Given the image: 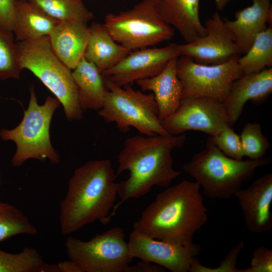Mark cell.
Instances as JSON below:
<instances>
[{
    "mask_svg": "<svg viewBox=\"0 0 272 272\" xmlns=\"http://www.w3.org/2000/svg\"><path fill=\"white\" fill-rule=\"evenodd\" d=\"M184 133L153 136L137 135L126 139L118 155L116 175L125 171L129 177L118 183L120 201L114 205L110 221L116 211L127 200L149 192L154 186L167 188L182 172L173 168V150L185 144Z\"/></svg>",
    "mask_w": 272,
    "mask_h": 272,
    "instance_id": "6da1fadb",
    "label": "cell"
},
{
    "mask_svg": "<svg viewBox=\"0 0 272 272\" xmlns=\"http://www.w3.org/2000/svg\"><path fill=\"white\" fill-rule=\"evenodd\" d=\"M196 182L184 180L157 195L133 224L132 230L151 238L189 246L207 223L208 209Z\"/></svg>",
    "mask_w": 272,
    "mask_h": 272,
    "instance_id": "7a4b0ae2",
    "label": "cell"
},
{
    "mask_svg": "<svg viewBox=\"0 0 272 272\" xmlns=\"http://www.w3.org/2000/svg\"><path fill=\"white\" fill-rule=\"evenodd\" d=\"M110 160L90 161L77 168L60 205L59 223L63 235L98 220L107 224L118 195V183Z\"/></svg>",
    "mask_w": 272,
    "mask_h": 272,
    "instance_id": "3957f363",
    "label": "cell"
},
{
    "mask_svg": "<svg viewBox=\"0 0 272 272\" xmlns=\"http://www.w3.org/2000/svg\"><path fill=\"white\" fill-rule=\"evenodd\" d=\"M271 159L237 160L225 155L209 137L205 147L183 165V170L193 178L204 194L212 199H228L241 188L256 170L269 164Z\"/></svg>",
    "mask_w": 272,
    "mask_h": 272,
    "instance_id": "277c9868",
    "label": "cell"
},
{
    "mask_svg": "<svg viewBox=\"0 0 272 272\" xmlns=\"http://www.w3.org/2000/svg\"><path fill=\"white\" fill-rule=\"evenodd\" d=\"M17 44L22 68L31 72L59 100L68 120L81 119L84 110L72 72L53 51L48 36Z\"/></svg>",
    "mask_w": 272,
    "mask_h": 272,
    "instance_id": "5b68a950",
    "label": "cell"
},
{
    "mask_svg": "<svg viewBox=\"0 0 272 272\" xmlns=\"http://www.w3.org/2000/svg\"><path fill=\"white\" fill-rule=\"evenodd\" d=\"M30 92L29 105L21 122L13 129H2L0 137L16 145V152L11 160L14 166H20L29 159H48L56 164L60 157L52 146L49 128L54 111L61 103L56 97L48 96L44 103L40 105L33 86L30 87Z\"/></svg>",
    "mask_w": 272,
    "mask_h": 272,
    "instance_id": "8992f818",
    "label": "cell"
},
{
    "mask_svg": "<svg viewBox=\"0 0 272 272\" xmlns=\"http://www.w3.org/2000/svg\"><path fill=\"white\" fill-rule=\"evenodd\" d=\"M105 81L107 90L98 115L105 122L115 123L119 131L124 133L132 127L145 136L169 134L159 118L153 94L136 91L130 85L121 87Z\"/></svg>",
    "mask_w": 272,
    "mask_h": 272,
    "instance_id": "52a82bcc",
    "label": "cell"
},
{
    "mask_svg": "<svg viewBox=\"0 0 272 272\" xmlns=\"http://www.w3.org/2000/svg\"><path fill=\"white\" fill-rule=\"evenodd\" d=\"M157 0H142L132 8L106 15L103 25L118 43L132 51L170 40L174 29L161 18Z\"/></svg>",
    "mask_w": 272,
    "mask_h": 272,
    "instance_id": "ba28073f",
    "label": "cell"
},
{
    "mask_svg": "<svg viewBox=\"0 0 272 272\" xmlns=\"http://www.w3.org/2000/svg\"><path fill=\"white\" fill-rule=\"evenodd\" d=\"M122 228L114 227L88 241L70 236L65 247L69 259L83 272H125L133 259Z\"/></svg>",
    "mask_w": 272,
    "mask_h": 272,
    "instance_id": "9c48e42d",
    "label": "cell"
},
{
    "mask_svg": "<svg viewBox=\"0 0 272 272\" xmlns=\"http://www.w3.org/2000/svg\"><path fill=\"white\" fill-rule=\"evenodd\" d=\"M239 57L234 56L221 64L206 65L189 57L179 56L176 71L182 87V99L207 97L223 103L233 83L244 74L238 62Z\"/></svg>",
    "mask_w": 272,
    "mask_h": 272,
    "instance_id": "30bf717a",
    "label": "cell"
},
{
    "mask_svg": "<svg viewBox=\"0 0 272 272\" xmlns=\"http://www.w3.org/2000/svg\"><path fill=\"white\" fill-rule=\"evenodd\" d=\"M171 134L197 130L214 137L228 125L223 103L207 97L182 98L176 111L161 121Z\"/></svg>",
    "mask_w": 272,
    "mask_h": 272,
    "instance_id": "8fae6325",
    "label": "cell"
},
{
    "mask_svg": "<svg viewBox=\"0 0 272 272\" xmlns=\"http://www.w3.org/2000/svg\"><path fill=\"white\" fill-rule=\"evenodd\" d=\"M205 26L207 33L204 36L177 44L179 56L189 57L198 63L215 65L225 63L241 54L233 34L218 12L206 21Z\"/></svg>",
    "mask_w": 272,
    "mask_h": 272,
    "instance_id": "7c38bea8",
    "label": "cell"
},
{
    "mask_svg": "<svg viewBox=\"0 0 272 272\" xmlns=\"http://www.w3.org/2000/svg\"><path fill=\"white\" fill-rule=\"evenodd\" d=\"M177 44L170 43L160 48H142L131 51L112 67L101 74L105 80L121 87L154 77L172 58L179 56Z\"/></svg>",
    "mask_w": 272,
    "mask_h": 272,
    "instance_id": "4fadbf2b",
    "label": "cell"
},
{
    "mask_svg": "<svg viewBox=\"0 0 272 272\" xmlns=\"http://www.w3.org/2000/svg\"><path fill=\"white\" fill-rule=\"evenodd\" d=\"M131 257L153 262L172 272H188L193 258L200 252L199 245L189 246L151 238L133 231L127 242Z\"/></svg>",
    "mask_w": 272,
    "mask_h": 272,
    "instance_id": "5bb4252c",
    "label": "cell"
},
{
    "mask_svg": "<svg viewBox=\"0 0 272 272\" xmlns=\"http://www.w3.org/2000/svg\"><path fill=\"white\" fill-rule=\"evenodd\" d=\"M243 213L244 224L252 234H261L272 228V173L254 181L234 194Z\"/></svg>",
    "mask_w": 272,
    "mask_h": 272,
    "instance_id": "9a60e30c",
    "label": "cell"
},
{
    "mask_svg": "<svg viewBox=\"0 0 272 272\" xmlns=\"http://www.w3.org/2000/svg\"><path fill=\"white\" fill-rule=\"evenodd\" d=\"M272 92V67L256 73L243 74L232 84L229 95L223 103L229 126L241 116L248 101L255 104L265 101Z\"/></svg>",
    "mask_w": 272,
    "mask_h": 272,
    "instance_id": "2e32d148",
    "label": "cell"
},
{
    "mask_svg": "<svg viewBox=\"0 0 272 272\" xmlns=\"http://www.w3.org/2000/svg\"><path fill=\"white\" fill-rule=\"evenodd\" d=\"M88 22H59L48 35L53 51L70 69L74 70L84 56L90 36Z\"/></svg>",
    "mask_w": 272,
    "mask_h": 272,
    "instance_id": "e0dca14e",
    "label": "cell"
},
{
    "mask_svg": "<svg viewBox=\"0 0 272 272\" xmlns=\"http://www.w3.org/2000/svg\"><path fill=\"white\" fill-rule=\"evenodd\" d=\"M251 1V6L236 12L234 20L223 19L241 54L249 50L257 36L267 28V24L272 23L270 0Z\"/></svg>",
    "mask_w": 272,
    "mask_h": 272,
    "instance_id": "ac0fdd59",
    "label": "cell"
},
{
    "mask_svg": "<svg viewBox=\"0 0 272 272\" xmlns=\"http://www.w3.org/2000/svg\"><path fill=\"white\" fill-rule=\"evenodd\" d=\"M178 57L170 59L158 75L135 82L143 91L153 92L161 121L176 111L182 99V87L176 71Z\"/></svg>",
    "mask_w": 272,
    "mask_h": 272,
    "instance_id": "d6986e66",
    "label": "cell"
},
{
    "mask_svg": "<svg viewBox=\"0 0 272 272\" xmlns=\"http://www.w3.org/2000/svg\"><path fill=\"white\" fill-rule=\"evenodd\" d=\"M199 0H157L162 20L177 30L186 43L204 36L207 30L199 15Z\"/></svg>",
    "mask_w": 272,
    "mask_h": 272,
    "instance_id": "ffe728a7",
    "label": "cell"
},
{
    "mask_svg": "<svg viewBox=\"0 0 272 272\" xmlns=\"http://www.w3.org/2000/svg\"><path fill=\"white\" fill-rule=\"evenodd\" d=\"M14 11L13 32L19 42L48 36L59 22L27 0H14Z\"/></svg>",
    "mask_w": 272,
    "mask_h": 272,
    "instance_id": "44dd1931",
    "label": "cell"
},
{
    "mask_svg": "<svg viewBox=\"0 0 272 272\" xmlns=\"http://www.w3.org/2000/svg\"><path fill=\"white\" fill-rule=\"evenodd\" d=\"M84 57L100 73L112 67L131 51L116 42L103 25L93 23Z\"/></svg>",
    "mask_w": 272,
    "mask_h": 272,
    "instance_id": "7402d4cb",
    "label": "cell"
},
{
    "mask_svg": "<svg viewBox=\"0 0 272 272\" xmlns=\"http://www.w3.org/2000/svg\"><path fill=\"white\" fill-rule=\"evenodd\" d=\"M73 70L72 76L83 110H100L103 106L107 90L101 73L84 56Z\"/></svg>",
    "mask_w": 272,
    "mask_h": 272,
    "instance_id": "603a6c76",
    "label": "cell"
},
{
    "mask_svg": "<svg viewBox=\"0 0 272 272\" xmlns=\"http://www.w3.org/2000/svg\"><path fill=\"white\" fill-rule=\"evenodd\" d=\"M0 272H59L57 265L45 262L38 251L26 247L19 253L0 249Z\"/></svg>",
    "mask_w": 272,
    "mask_h": 272,
    "instance_id": "cb8c5ba5",
    "label": "cell"
},
{
    "mask_svg": "<svg viewBox=\"0 0 272 272\" xmlns=\"http://www.w3.org/2000/svg\"><path fill=\"white\" fill-rule=\"evenodd\" d=\"M244 74L258 73L272 66V27L267 28L255 38L249 50L238 58Z\"/></svg>",
    "mask_w": 272,
    "mask_h": 272,
    "instance_id": "d4e9b609",
    "label": "cell"
},
{
    "mask_svg": "<svg viewBox=\"0 0 272 272\" xmlns=\"http://www.w3.org/2000/svg\"><path fill=\"white\" fill-rule=\"evenodd\" d=\"M27 1L59 22L82 20L88 22L93 17L83 0Z\"/></svg>",
    "mask_w": 272,
    "mask_h": 272,
    "instance_id": "484cf974",
    "label": "cell"
},
{
    "mask_svg": "<svg viewBox=\"0 0 272 272\" xmlns=\"http://www.w3.org/2000/svg\"><path fill=\"white\" fill-rule=\"evenodd\" d=\"M37 233V229L19 209L0 201V242L17 235Z\"/></svg>",
    "mask_w": 272,
    "mask_h": 272,
    "instance_id": "4316f807",
    "label": "cell"
},
{
    "mask_svg": "<svg viewBox=\"0 0 272 272\" xmlns=\"http://www.w3.org/2000/svg\"><path fill=\"white\" fill-rule=\"evenodd\" d=\"M22 70L13 31L0 29V81L19 79Z\"/></svg>",
    "mask_w": 272,
    "mask_h": 272,
    "instance_id": "83f0119b",
    "label": "cell"
},
{
    "mask_svg": "<svg viewBox=\"0 0 272 272\" xmlns=\"http://www.w3.org/2000/svg\"><path fill=\"white\" fill-rule=\"evenodd\" d=\"M240 138L244 157L251 160L263 158L270 146V143L263 134L261 125L258 123H246Z\"/></svg>",
    "mask_w": 272,
    "mask_h": 272,
    "instance_id": "f1b7e54d",
    "label": "cell"
},
{
    "mask_svg": "<svg viewBox=\"0 0 272 272\" xmlns=\"http://www.w3.org/2000/svg\"><path fill=\"white\" fill-rule=\"evenodd\" d=\"M211 138L215 146L225 155L235 160H243L244 156L240 135L231 126H225L218 134Z\"/></svg>",
    "mask_w": 272,
    "mask_h": 272,
    "instance_id": "f546056e",
    "label": "cell"
},
{
    "mask_svg": "<svg viewBox=\"0 0 272 272\" xmlns=\"http://www.w3.org/2000/svg\"><path fill=\"white\" fill-rule=\"evenodd\" d=\"M244 242L241 241L233 247L217 267L205 266L194 257L192 260L189 272H242V269L236 267L238 256L244 247Z\"/></svg>",
    "mask_w": 272,
    "mask_h": 272,
    "instance_id": "4dcf8cb0",
    "label": "cell"
},
{
    "mask_svg": "<svg viewBox=\"0 0 272 272\" xmlns=\"http://www.w3.org/2000/svg\"><path fill=\"white\" fill-rule=\"evenodd\" d=\"M272 250L264 246L254 250L250 266L242 269V272H271Z\"/></svg>",
    "mask_w": 272,
    "mask_h": 272,
    "instance_id": "1f68e13d",
    "label": "cell"
},
{
    "mask_svg": "<svg viewBox=\"0 0 272 272\" xmlns=\"http://www.w3.org/2000/svg\"><path fill=\"white\" fill-rule=\"evenodd\" d=\"M14 25V0H0V29L13 32Z\"/></svg>",
    "mask_w": 272,
    "mask_h": 272,
    "instance_id": "d6a6232c",
    "label": "cell"
},
{
    "mask_svg": "<svg viewBox=\"0 0 272 272\" xmlns=\"http://www.w3.org/2000/svg\"><path fill=\"white\" fill-rule=\"evenodd\" d=\"M165 271L163 267L157 264L142 261L138 262L132 266H128L125 272H161Z\"/></svg>",
    "mask_w": 272,
    "mask_h": 272,
    "instance_id": "836d02e7",
    "label": "cell"
},
{
    "mask_svg": "<svg viewBox=\"0 0 272 272\" xmlns=\"http://www.w3.org/2000/svg\"><path fill=\"white\" fill-rule=\"evenodd\" d=\"M56 265L59 272H83L75 262L70 259L60 261Z\"/></svg>",
    "mask_w": 272,
    "mask_h": 272,
    "instance_id": "e575fe53",
    "label": "cell"
},
{
    "mask_svg": "<svg viewBox=\"0 0 272 272\" xmlns=\"http://www.w3.org/2000/svg\"><path fill=\"white\" fill-rule=\"evenodd\" d=\"M216 7L218 11H222L232 0H215Z\"/></svg>",
    "mask_w": 272,
    "mask_h": 272,
    "instance_id": "d590c367",
    "label": "cell"
},
{
    "mask_svg": "<svg viewBox=\"0 0 272 272\" xmlns=\"http://www.w3.org/2000/svg\"><path fill=\"white\" fill-rule=\"evenodd\" d=\"M0 185H1V178H0Z\"/></svg>",
    "mask_w": 272,
    "mask_h": 272,
    "instance_id": "8d00e7d4",
    "label": "cell"
}]
</instances>
